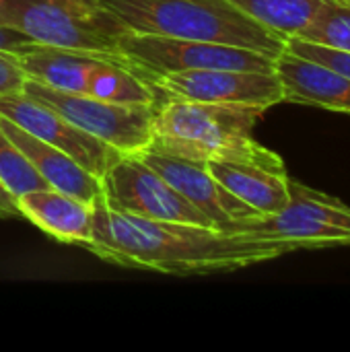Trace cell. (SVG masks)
<instances>
[{"label": "cell", "mask_w": 350, "mask_h": 352, "mask_svg": "<svg viewBox=\"0 0 350 352\" xmlns=\"http://www.w3.org/2000/svg\"><path fill=\"white\" fill-rule=\"evenodd\" d=\"M87 250L111 264L177 276L233 272L299 252L287 241L136 217L111 208L103 196L93 200V235Z\"/></svg>", "instance_id": "1"}, {"label": "cell", "mask_w": 350, "mask_h": 352, "mask_svg": "<svg viewBox=\"0 0 350 352\" xmlns=\"http://www.w3.org/2000/svg\"><path fill=\"white\" fill-rule=\"evenodd\" d=\"M264 111L252 105L159 95L149 148L196 163L233 161L281 169L285 167L283 159L254 138V128Z\"/></svg>", "instance_id": "2"}, {"label": "cell", "mask_w": 350, "mask_h": 352, "mask_svg": "<svg viewBox=\"0 0 350 352\" xmlns=\"http://www.w3.org/2000/svg\"><path fill=\"white\" fill-rule=\"evenodd\" d=\"M101 4L130 33L237 45L270 58L283 54L287 43L229 0H101Z\"/></svg>", "instance_id": "3"}, {"label": "cell", "mask_w": 350, "mask_h": 352, "mask_svg": "<svg viewBox=\"0 0 350 352\" xmlns=\"http://www.w3.org/2000/svg\"><path fill=\"white\" fill-rule=\"evenodd\" d=\"M0 25L37 43L128 66L118 45L130 31L101 0H0Z\"/></svg>", "instance_id": "4"}, {"label": "cell", "mask_w": 350, "mask_h": 352, "mask_svg": "<svg viewBox=\"0 0 350 352\" xmlns=\"http://www.w3.org/2000/svg\"><path fill=\"white\" fill-rule=\"evenodd\" d=\"M291 200L272 214L233 221L221 231L293 243L297 250L350 245V206L291 177Z\"/></svg>", "instance_id": "5"}, {"label": "cell", "mask_w": 350, "mask_h": 352, "mask_svg": "<svg viewBox=\"0 0 350 352\" xmlns=\"http://www.w3.org/2000/svg\"><path fill=\"white\" fill-rule=\"evenodd\" d=\"M120 54L128 66L146 80L167 72L190 70H256L274 72V60L266 54L194 39L128 33L120 39Z\"/></svg>", "instance_id": "6"}, {"label": "cell", "mask_w": 350, "mask_h": 352, "mask_svg": "<svg viewBox=\"0 0 350 352\" xmlns=\"http://www.w3.org/2000/svg\"><path fill=\"white\" fill-rule=\"evenodd\" d=\"M23 93L47 105L70 124L113 146L122 155H136L151 146L157 105L109 103L85 93L56 91L31 78L25 80Z\"/></svg>", "instance_id": "7"}, {"label": "cell", "mask_w": 350, "mask_h": 352, "mask_svg": "<svg viewBox=\"0 0 350 352\" xmlns=\"http://www.w3.org/2000/svg\"><path fill=\"white\" fill-rule=\"evenodd\" d=\"M103 200L118 210L169 223L215 227L169 182L142 163L136 155L120 157L101 177ZM217 229V227H215Z\"/></svg>", "instance_id": "8"}, {"label": "cell", "mask_w": 350, "mask_h": 352, "mask_svg": "<svg viewBox=\"0 0 350 352\" xmlns=\"http://www.w3.org/2000/svg\"><path fill=\"white\" fill-rule=\"evenodd\" d=\"M159 95L204 103L252 105L270 109L283 103V85L276 72L256 70H190L149 78Z\"/></svg>", "instance_id": "9"}, {"label": "cell", "mask_w": 350, "mask_h": 352, "mask_svg": "<svg viewBox=\"0 0 350 352\" xmlns=\"http://www.w3.org/2000/svg\"><path fill=\"white\" fill-rule=\"evenodd\" d=\"M0 116L10 120L25 132L41 138L43 142L56 146L58 151L70 155L99 179L120 157H124L113 146L76 128L66 118L39 103L37 99L25 95L23 91L0 95Z\"/></svg>", "instance_id": "10"}, {"label": "cell", "mask_w": 350, "mask_h": 352, "mask_svg": "<svg viewBox=\"0 0 350 352\" xmlns=\"http://www.w3.org/2000/svg\"><path fill=\"white\" fill-rule=\"evenodd\" d=\"M136 157L146 163L151 169H155L165 182H169L188 202H192L202 214L208 217V221L217 227L223 229L225 225L241 219L256 217L252 206L235 198L229 190H225L212 173L206 169L204 163L179 159L173 155L157 153L151 148H144L136 153Z\"/></svg>", "instance_id": "11"}, {"label": "cell", "mask_w": 350, "mask_h": 352, "mask_svg": "<svg viewBox=\"0 0 350 352\" xmlns=\"http://www.w3.org/2000/svg\"><path fill=\"white\" fill-rule=\"evenodd\" d=\"M283 103L350 113V76L314 60L283 52L274 60Z\"/></svg>", "instance_id": "12"}, {"label": "cell", "mask_w": 350, "mask_h": 352, "mask_svg": "<svg viewBox=\"0 0 350 352\" xmlns=\"http://www.w3.org/2000/svg\"><path fill=\"white\" fill-rule=\"evenodd\" d=\"M19 214L50 237L87 248L93 235V202L78 200L54 188L33 190L17 198Z\"/></svg>", "instance_id": "13"}, {"label": "cell", "mask_w": 350, "mask_h": 352, "mask_svg": "<svg viewBox=\"0 0 350 352\" xmlns=\"http://www.w3.org/2000/svg\"><path fill=\"white\" fill-rule=\"evenodd\" d=\"M0 128L23 151V155L31 161L37 173L50 184V188L70 194L85 202H93L97 196H101V179L91 171H87L70 155L25 132L4 116H0Z\"/></svg>", "instance_id": "14"}, {"label": "cell", "mask_w": 350, "mask_h": 352, "mask_svg": "<svg viewBox=\"0 0 350 352\" xmlns=\"http://www.w3.org/2000/svg\"><path fill=\"white\" fill-rule=\"evenodd\" d=\"M204 165L225 190L260 214L278 212L291 200V177L287 167L272 169L233 161H208Z\"/></svg>", "instance_id": "15"}, {"label": "cell", "mask_w": 350, "mask_h": 352, "mask_svg": "<svg viewBox=\"0 0 350 352\" xmlns=\"http://www.w3.org/2000/svg\"><path fill=\"white\" fill-rule=\"evenodd\" d=\"M27 78L64 93H85L91 72L107 60L93 54L54 47L33 41L27 50L17 54Z\"/></svg>", "instance_id": "16"}, {"label": "cell", "mask_w": 350, "mask_h": 352, "mask_svg": "<svg viewBox=\"0 0 350 352\" xmlns=\"http://www.w3.org/2000/svg\"><path fill=\"white\" fill-rule=\"evenodd\" d=\"M85 95L124 105H157V89L138 72L116 62H101L89 78Z\"/></svg>", "instance_id": "17"}, {"label": "cell", "mask_w": 350, "mask_h": 352, "mask_svg": "<svg viewBox=\"0 0 350 352\" xmlns=\"http://www.w3.org/2000/svg\"><path fill=\"white\" fill-rule=\"evenodd\" d=\"M243 14L281 35L297 37L326 0H229Z\"/></svg>", "instance_id": "18"}, {"label": "cell", "mask_w": 350, "mask_h": 352, "mask_svg": "<svg viewBox=\"0 0 350 352\" xmlns=\"http://www.w3.org/2000/svg\"><path fill=\"white\" fill-rule=\"evenodd\" d=\"M297 37L314 45L350 54V6L338 0H326Z\"/></svg>", "instance_id": "19"}, {"label": "cell", "mask_w": 350, "mask_h": 352, "mask_svg": "<svg viewBox=\"0 0 350 352\" xmlns=\"http://www.w3.org/2000/svg\"><path fill=\"white\" fill-rule=\"evenodd\" d=\"M0 184L8 190V194L14 200L21 194L50 188V184L37 173L31 161L6 136L2 128H0Z\"/></svg>", "instance_id": "20"}, {"label": "cell", "mask_w": 350, "mask_h": 352, "mask_svg": "<svg viewBox=\"0 0 350 352\" xmlns=\"http://www.w3.org/2000/svg\"><path fill=\"white\" fill-rule=\"evenodd\" d=\"M285 50L295 54V56H301V58L314 60L318 64L330 66V68L350 76V54L328 50V47H322V45H314V43H307V41H303L299 37H289L287 43H285Z\"/></svg>", "instance_id": "21"}, {"label": "cell", "mask_w": 350, "mask_h": 352, "mask_svg": "<svg viewBox=\"0 0 350 352\" xmlns=\"http://www.w3.org/2000/svg\"><path fill=\"white\" fill-rule=\"evenodd\" d=\"M27 76L19 64L17 54L0 50V95H10L23 91Z\"/></svg>", "instance_id": "22"}, {"label": "cell", "mask_w": 350, "mask_h": 352, "mask_svg": "<svg viewBox=\"0 0 350 352\" xmlns=\"http://www.w3.org/2000/svg\"><path fill=\"white\" fill-rule=\"evenodd\" d=\"M33 41L29 37H25L23 33L2 27L0 25V50L4 52H12V54H21L23 50H27Z\"/></svg>", "instance_id": "23"}, {"label": "cell", "mask_w": 350, "mask_h": 352, "mask_svg": "<svg viewBox=\"0 0 350 352\" xmlns=\"http://www.w3.org/2000/svg\"><path fill=\"white\" fill-rule=\"evenodd\" d=\"M10 217H21L19 208H17V200L0 184V219H10Z\"/></svg>", "instance_id": "24"}, {"label": "cell", "mask_w": 350, "mask_h": 352, "mask_svg": "<svg viewBox=\"0 0 350 352\" xmlns=\"http://www.w3.org/2000/svg\"><path fill=\"white\" fill-rule=\"evenodd\" d=\"M338 2H342V4H349L350 6V0H338Z\"/></svg>", "instance_id": "25"}]
</instances>
